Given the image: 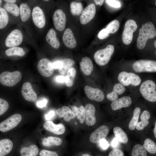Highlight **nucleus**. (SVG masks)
<instances>
[{
  "instance_id": "obj_1",
  "label": "nucleus",
  "mask_w": 156,
  "mask_h": 156,
  "mask_svg": "<svg viewBox=\"0 0 156 156\" xmlns=\"http://www.w3.org/2000/svg\"><path fill=\"white\" fill-rule=\"evenodd\" d=\"M156 36L155 28L151 22H148L142 24V27L139 30V35L137 41V46L140 49L145 47L147 41L149 39L153 38Z\"/></svg>"
},
{
  "instance_id": "obj_2",
  "label": "nucleus",
  "mask_w": 156,
  "mask_h": 156,
  "mask_svg": "<svg viewBox=\"0 0 156 156\" xmlns=\"http://www.w3.org/2000/svg\"><path fill=\"white\" fill-rule=\"evenodd\" d=\"M156 85L151 80H147L141 84L140 91L144 98L151 102L156 101Z\"/></svg>"
},
{
  "instance_id": "obj_3",
  "label": "nucleus",
  "mask_w": 156,
  "mask_h": 156,
  "mask_svg": "<svg viewBox=\"0 0 156 156\" xmlns=\"http://www.w3.org/2000/svg\"><path fill=\"white\" fill-rule=\"evenodd\" d=\"M22 77L21 73L18 71L13 72L5 71L0 74V83L5 86L12 87L20 81Z\"/></svg>"
},
{
  "instance_id": "obj_4",
  "label": "nucleus",
  "mask_w": 156,
  "mask_h": 156,
  "mask_svg": "<svg viewBox=\"0 0 156 156\" xmlns=\"http://www.w3.org/2000/svg\"><path fill=\"white\" fill-rule=\"evenodd\" d=\"M114 51V47L111 44L108 45L105 49L98 50L94 55L95 62L100 66L105 65L109 62Z\"/></svg>"
},
{
  "instance_id": "obj_5",
  "label": "nucleus",
  "mask_w": 156,
  "mask_h": 156,
  "mask_svg": "<svg viewBox=\"0 0 156 156\" xmlns=\"http://www.w3.org/2000/svg\"><path fill=\"white\" fill-rule=\"evenodd\" d=\"M118 79L122 85L128 86L130 85L134 86L139 85L141 82L140 78L136 74L131 72L122 71L118 76Z\"/></svg>"
},
{
  "instance_id": "obj_6",
  "label": "nucleus",
  "mask_w": 156,
  "mask_h": 156,
  "mask_svg": "<svg viewBox=\"0 0 156 156\" xmlns=\"http://www.w3.org/2000/svg\"><path fill=\"white\" fill-rule=\"evenodd\" d=\"M132 68L137 73L156 72V62L149 60H138L133 63Z\"/></svg>"
},
{
  "instance_id": "obj_7",
  "label": "nucleus",
  "mask_w": 156,
  "mask_h": 156,
  "mask_svg": "<svg viewBox=\"0 0 156 156\" xmlns=\"http://www.w3.org/2000/svg\"><path fill=\"white\" fill-rule=\"evenodd\" d=\"M138 26L133 20L129 19L125 23L122 38L123 42L128 45L131 42L133 36V33L137 29Z\"/></svg>"
},
{
  "instance_id": "obj_8",
  "label": "nucleus",
  "mask_w": 156,
  "mask_h": 156,
  "mask_svg": "<svg viewBox=\"0 0 156 156\" xmlns=\"http://www.w3.org/2000/svg\"><path fill=\"white\" fill-rule=\"evenodd\" d=\"M22 119V116L19 114L11 116L0 123V131L6 132L14 128L20 123Z\"/></svg>"
},
{
  "instance_id": "obj_9",
  "label": "nucleus",
  "mask_w": 156,
  "mask_h": 156,
  "mask_svg": "<svg viewBox=\"0 0 156 156\" xmlns=\"http://www.w3.org/2000/svg\"><path fill=\"white\" fill-rule=\"evenodd\" d=\"M37 68L39 73L45 77H50L53 72L52 63L47 58H44L39 61L37 65Z\"/></svg>"
},
{
  "instance_id": "obj_10",
  "label": "nucleus",
  "mask_w": 156,
  "mask_h": 156,
  "mask_svg": "<svg viewBox=\"0 0 156 156\" xmlns=\"http://www.w3.org/2000/svg\"><path fill=\"white\" fill-rule=\"evenodd\" d=\"M23 39V36L21 31L18 29H15L8 36L5 40V44L8 47H14L20 45Z\"/></svg>"
},
{
  "instance_id": "obj_11",
  "label": "nucleus",
  "mask_w": 156,
  "mask_h": 156,
  "mask_svg": "<svg viewBox=\"0 0 156 156\" xmlns=\"http://www.w3.org/2000/svg\"><path fill=\"white\" fill-rule=\"evenodd\" d=\"M53 20L55 28L60 31H63L65 28L66 16L65 13L61 9H58L54 12Z\"/></svg>"
},
{
  "instance_id": "obj_12",
  "label": "nucleus",
  "mask_w": 156,
  "mask_h": 156,
  "mask_svg": "<svg viewBox=\"0 0 156 156\" xmlns=\"http://www.w3.org/2000/svg\"><path fill=\"white\" fill-rule=\"evenodd\" d=\"M96 12L95 5L92 3L89 4L82 11L80 17V21L82 25L86 24L94 17Z\"/></svg>"
},
{
  "instance_id": "obj_13",
  "label": "nucleus",
  "mask_w": 156,
  "mask_h": 156,
  "mask_svg": "<svg viewBox=\"0 0 156 156\" xmlns=\"http://www.w3.org/2000/svg\"><path fill=\"white\" fill-rule=\"evenodd\" d=\"M109 132V129L106 126L101 125L92 132L90 135V141L94 144L99 143L100 141L105 139Z\"/></svg>"
},
{
  "instance_id": "obj_14",
  "label": "nucleus",
  "mask_w": 156,
  "mask_h": 156,
  "mask_svg": "<svg viewBox=\"0 0 156 156\" xmlns=\"http://www.w3.org/2000/svg\"><path fill=\"white\" fill-rule=\"evenodd\" d=\"M84 90L86 96L91 100L101 102L104 99L103 92L98 88H94L86 86L84 87Z\"/></svg>"
},
{
  "instance_id": "obj_15",
  "label": "nucleus",
  "mask_w": 156,
  "mask_h": 156,
  "mask_svg": "<svg viewBox=\"0 0 156 156\" xmlns=\"http://www.w3.org/2000/svg\"><path fill=\"white\" fill-rule=\"evenodd\" d=\"M33 21L34 24L39 28H43L45 25L46 20L42 10L38 6H36L33 10Z\"/></svg>"
},
{
  "instance_id": "obj_16",
  "label": "nucleus",
  "mask_w": 156,
  "mask_h": 156,
  "mask_svg": "<svg viewBox=\"0 0 156 156\" xmlns=\"http://www.w3.org/2000/svg\"><path fill=\"white\" fill-rule=\"evenodd\" d=\"M21 93L24 99L27 101L34 102L37 99V95L31 84L29 82H25L23 84Z\"/></svg>"
},
{
  "instance_id": "obj_17",
  "label": "nucleus",
  "mask_w": 156,
  "mask_h": 156,
  "mask_svg": "<svg viewBox=\"0 0 156 156\" xmlns=\"http://www.w3.org/2000/svg\"><path fill=\"white\" fill-rule=\"evenodd\" d=\"M85 113V122L88 126H92L95 123L96 119L95 116V108L92 104H86L84 107Z\"/></svg>"
},
{
  "instance_id": "obj_18",
  "label": "nucleus",
  "mask_w": 156,
  "mask_h": 156,
  "mask_svg": "<svg viewBox=\"0 0 156 156\" xmlns=\"http://www.w3.org/2000/svg\"><path fill=\"white\" fill-rule=\"evenodd\" d=\"M44 128L47 130L56 135H61L65 131L64 125L62 123L55 124L51 121H48L44 124Z\"/></svg>"
},
{
  "instance_id": "obj_19",
  "label": "nucleus",
  "mask_w": 156,
  "mask_h": 156,
  "mask_svg": "<svg viewBox=\"0 0 156 156\" xmlns=\"http://www.w3.org/2000/svg\"><path fill=\"white\" fill-rule=\"evenodd\" d=\"M63 42L67 47L73 49L77 45V42L73 32L70 28H67L65 31L63 36Z\"/></svg>"
},
{
  "instance_id": "obj_20",
  "label": "nucleus",
  "mask_w": 156,
  "mask_h": 156,
  "mask_svg": "<svg viewBox=\"0 0 156 156\" xmlns=\"http://www.w3.org/2000/svg\"><path fill=\"white\" fill-rule=\"evenodd\" d=\"M132 103L131 98L129 96H125L113 101L111 106L113 110H116L123 107L129 106Z\"/></svg>"
},
{
  "instance_id": "obj_21",
  "label": "nucleus",
  "mask_w": 156,
  "mask_h": 156,
  "mask_svg": "<svg viewBox=\"0 0 156 156\" xmlns=\"http://www.w3.org/2000/svg\"><path fill=\"white\" fill-rule=\"evenodd\" d=\"M57 115L63 118L64 121L69 122L75 117V115L70 108L67 106H64L58 109L56 111Z\"/></svg>"
},
{
  "instance_id": "obj_22",
  "label": "nucleus",
  "mask_w": 156,
  "mask_h": 156,
  "mask_svg": "<svg viewBox=\"0 0 156 156\" xmlns=\"http://www.w3.org/2000/svg\"><path fill=\"white\" fill-rule=\"evenodd\" d=\"M125 87L120 83L115 84L113 91L107 95V99L111 101H114L118 99V95L123 93L125 91Z\"/></svg>"
},
{
  "instance_id": "obj_23",
  "label": "nucleus",
  "mask_w": 156,
  "mask_h": 156,
  "mask_svg": "<svg viewBox=\"0 0 156 156\" xmlns=\"http://www.w3.org/2000/svg\"><path fill=\"white\" fill-rule=\"evenodd\" d=\"M81 70L86 75H89L93 69V65L91 60L89 57H83L79 63Z\"/></svg>"
},
{
  "instance_id": "obj_24",
  "label": "nucleus",
  "mask_w": 156,
  "mask_h": 156,
  "mask_svg": "<svg viewBox=\"0 0 156 156\" xmlns=\"http://www.w3.org/2000/svg\"><path fill=\"white\" fill-rule=\"evenodd\" d=\"M56 33L53 29H50L48 31L46 37L48 43L53 48L57 49L60 46V42L56 37Z\"/></svg>"
},
{
  "instance_id": "obj_25",
  "label": "nucleus",
  "mask_w": 156,
  "mask_h": 156,
  "mask_svg": "<svg viewBox=\"0 0 156 156\" xmlns=\"http://www.w3.org/2000/svg\"><path fill=\"white\" fill-rule=\"evenodd\" d=\"M13 144L8 139L0 140V156H4L8 154L12 150Z\"/></svg>"
},
{
  "instance_id": "obj_26",
  "label": "nucleus",
  "mask_w": 156,
  "mask_h": 156,
  "mask_svg": "<svg viewBox=\"0 0 156 156\" xmlns=\"http://www.w3.org/2000/svg\"><path fill=\"white\" fill-rule=\"evenodd\" d=\"M38 153V148L35 144L23 147L20 150L21 156H36Z\"/></svg>"
},
{
  "instance_id": "obj_27",
  "label": "nucleus",
  "mask_w": 156,
  "mask_h": 156,
  "mask_svg": "<svg viewBox=\"0 0 156 156\" xmlns=\"http://www.w3.org/2000/svg\"><path fill=\"white\" fill-rule=\"evenodd\" d=\"M62 142V140L60 138L51 136L44 138L42 141V145L45 147L59 146L61 145Z\"/></svg>"
},
{
  "instance_id": "obj_28",
  "label": "nucleus",
  "mask_w": 156,
  "mask_h": 156,
  "mask_svg": "<svg viewBox=\"0 0 156 156\" xmlns=\"http://www.w3.org/2000/svg\"><path fill=\"white\" fill-rule=\"evenodd\" d=\"M21 21L23 22L27 21L31 15L30 9L26 3H21L19 8Z\"/></svg>"
},
{
  "instance_id": "obj_29",
  "label": "nucleus",
  "mask_w": 156,
  "mask_h": 156,
  "mask_svg": "<svg viewBox=\"0 0 156 156\" xmlns=\"http://www.w3.org/2000/svg\"><path fill=\"white\" fill-rule=\"evenodd\" d=\"M61 65L58 69L59 73L62 75H64L75 63L74 60L70 58H65L61 61Z\"/></svg>"
},
{
  "instance_id": "obj_30",
  "label": "nucleus",
  "mask_w": 156,
  "mask_h": 156,
  "mask_svg": "<svg viewBox=\"0 0 156 156\" xmlns=\"http://www.w3.org/2000/svg\"><path fill=\"white\" fill-rule=\"evenodd\" d=\"M72 111L81 124L85 120L86 113L84 107L80 106L79 107L73 105L71 107Z\"/></svg>"
},
{
  "instance_id": "obj_31",
  "label": "nucleus",
  "mask_w": 156,
  "mask_h": 156,
  "mask_svg": "<svg viewBox=\"0 0 156 156\" xmlns=\"http://www.w3.org/2000/svg\"><path fill=\"white\" fill-rule=\"evenodd\" d=\"M113 132L115 138L120 142L123 144H126L128 142L127 134L120 127H115L113 129Z\"/></svg>"
},
{
  "instance_id": "obj_32",
  "label": "nucleus",
  "mask_w": 156,
  "mask_h": 156,
  "mask_svg": "<svg viewBox=\"0 0 156 156\" xmlns=\"http://www.w3.org/2000/svg\"><path fill=\"white\" fill-rule=\"evenodd\" d=\"M76 73V70L73 67H71L67 72L65 76V83L68 87H71L73 85Z\"/></svg>"
},
{
  "instance_id": "obj_33",
  "label": "nucleus",
  "mask_w": 156,
  "mask_h": 156,
  "mask_svg": "<svg viewBox=\"0 0 156 156\" xmlns=\"http://www.w3.org/2000/svg\"><path fill=\"white\" fill-rule=\"evenodd\" d=\"M5 53L6 55L8 56L14 55L23 56L25 53V51L23 48L17 47H11L5 50Z\"/></svg>"
},
{
  "instance_id": "obj_34",
  "label": "nucleus",
  "mask_w": 156,
  "mask_h": 156,
  "mask_svg": "<svg viewBox=\"0 0 156 156\" xmlns=\"http://www.w3.org/2000/svg\"><path fill=\"white\" fill-rule=\"evenodd\" d=\"M83 9L82 3L72 1L70 3V10L72 14L74 16H79L81 13Z\"/></svg>"
},
{
  "instance_id": "obj_35",
  "label": "nucleus",
  "mask_w": 156,
  "mask_h": 156,
  "mask_svg": "<svg viewBox=\"0 0 156 156\" xmlns=\"http://www.w3.org/2000/svg\"><path fill=\"white\" fill-rule=\"evenodd\" d=\"M140 111V109L139 107L136 108L134 110L133 112V116L130 120L129 125V129L133 130H134L136 128Z\"/></svg>"
},
{
  "instance_id": "obj_36",
  "label": "nucleus",
  "mask_w": 156,
  "mask_h": 156,
  "mask_svg": "<svg viewBox=\"0 0 156 156\" xmlns=\"http://www.w3.org/2000/svg\"><path fill=\"white\" fill-rule=\"evenodd\" d=\"M4 8L6 11L11 13L15 16H18L19 14V9L17 5L14 3H7L4 6Z\"/></svg>"
},
{
  "instance_id": "obj_37",
  "label": "nucleus",
  "mask_w": 156,
  "mask_h": 156,
  "mask_svg": "<svg viewBox=\"0 0 156 156\" xmlns=\"http://www.w3.org/2000/svg\"><path fill=\"white\" fill-rule=\"evenodd\" d=\"M143 146L146 151L151 154L156 153V145L155 143L151 139L146 138L144 141Z\"/></svg>"
},
{
  "instance_id": "obj_38",
  "label": "nucleus",
  "mask_w": 156,
  "mask_h": 156,
  "mask_svg": "<svg viewBox=\"0 0 156 156\" xmlns=\"http://www.w3.org/2000/svg\"><path fill=\"white\" fill-rule=\"evenodd\" d=\"M147 155L146 151L142 145L138 144L133 147L131 156H147Z\"/></svg>"
},
{
  "instance_id": "obj_39",
  "label": "nucleus",
  "mask_w": 156,
  "mask_h": 156,
  "mask_svg": "<svg viewBox=\"0 0 156 156\" xmlns=\"http://www.w3.org/2000/svg\"><path fill=\"white\" fill-rule=\"evenodd\" d=\"M8 16L4 8L0 7V29L4 28L8 22Z\"/></svg>"
},
{
  "instance_id": "obj_40",
  "label": "nucleus",
  "mask_w": 156,
  "mask_h": 156,
  "mask_svg": "<svg viewBox=\"0 0 156 156\" xmlns=\"http://www.w3.org/2000/svg\"><path fill=\"white\" fill-rule=\"evenodd\" d=\"M120 26L119 21L116 20L111 22L106 27V29L110 34H113L116 32L118 30Z\"/></svg>"
},
{
  "instance_id": "obj_41",
  "label": "nucleus",
  "mask_w": 156,
  "mask_h": 156,
  "mask_svg": "<svg viewBox=\"0 0 156 156\" xmlns=\"http://www.w3.org/2000/svg\"><path fill=\"white\" fill-rule=\"evenodd\" d=\"M9 105L5 99L0 98V116L5 113L8 109Z\"/></svg>"
},
{
  "instance_id": "obj_42",
  "label": "nucleus",
  "mask_w": 156,
  "mask_h": 156,
  "mask_svg": "<svg viewBox=\"0 0 156 156\" xmlns=\"http://www.w3.org/2000/svg\"><path fill=\"white\" fill-rule=\"evenodd\" d=\"M39 156H58V155L55 151L42 150L40 153Z\"/></svg>"
},
{
  "instance_id": "obj_43",
  "label": "nucleus",
  "mask_w": 156,
  "mask_h": 156,
  "mask_svg": "<svg viewBox=\"0 0 156 156\" xmlns=\"http://www.w3.org/2000/svg\"><path fill=\"white\" fill-rule=\"evenodd\" d=\"M109 33L106 28L102 29L98 33V37L100 39H103L107 37Z\"/></svg>"
},
{
  "instance_id": "obj_44",
  "label": "nucleus",
  "mask_w": 156,
  "mask_h": 156,
  "mask_svg": "<svg viewBox=\"0 0 156 156\" xmlns=\"http://www.w3.org/2000/svg\"><path fill=\"white\" fill-rule=\"evenodd\" d=\"M149 123V122L148 120H141L138 122L136 128L138 130H141L147 126Z\"/></svg>"
},
{
  "instance_id": "obj_45",
  "label": "nucleus",
  "mask_w": 156,
  "mask_h": 156,
  "mask_svg": "<svg viewBox=\"0 0 156 156\" xmlns=\"http://www.w3.org/2000/svg\"><path fill=\"white\" fill-rule=\"evenodd\" d=\"M106 3L109 6L115 8H119L120 7V3L118 1L114 0H107Z\"/></svg>"
},
{
  "instance_id": "obj_46",
  "label": "nucleus",
  "mask_w": 156,
  "mask_h": 156,
  "mask_svg": "<svg viewBox=\"0 0 156 156\" xmlns=\"http://www.w3.org/2000/svg\"><path fill=\"white\" fill-rule=\"evenodd\" d=\"M108 156H124V154L121 150L115 149L110 152Z\"/></svg>"
},
{
  "instance_id": "obj_47",
  "label": "nucleus",
  "mask_w": 156,
  "mask_h": 156,
  "mask_svg": "<svg viewBox=\"0 0 156 156\" xmlns=\"http://www.w3.org/2000/svg\"><path fill=\"white\" fill-rule=\"evenodd\" d=\"M99 143L100 147L104 150L107 149L109 145L108 141L105 139L101 140Z\"/></svg>"
},
{
  "instance_id": "obj_48",
  "label": "nucleus",
  "mask_w": 156,
  "mask_h": 156,
  "mask_svg": "<svg viewBox=\"0 0 156 156\" xmlns=\"http://www.w3.org/2000/svg\"><path fill=\"white\" fill-rule=\"evenodd\" d=\"M150 114L149 112L147 110H144L140 116L141 120H148L150 118Z\"/></svg>"
},
{
  "instance_id": "obj_49",
  "label": "nucleus",
  "mask_w": 156,
  "mask_h": 156,
  "mask_svg": "<svg viewBox=\"0 0 156 156\" xmlns=\"http://www.w3.org/2000/svg\"><path fill=\"white\" fill-rule=\"evenodd\" d=\"M48 102L47 99L44 98L38 101L36 103V105L38 107L42 108L46 106Z\"/></svg>"
},
{
  "instance_id": "obj_50",
  "label": "nucleus",
  "mask_w": 156,
  "mask_h": 156,
  "mask_svg": "<svg viewBox=\"0 0 156 156\" xmlns=\"http://www.w3.org/2000/svg\"><path fill=\"white\" fill-rule=\"evenodd\" d=\"M55 115V112L54 111H50L47 114L45 115V119L47 120H49L53 117Z\"/></svg>"
},
{
  "instance_id": "obj_51",
  "label": "nucleus",
  "mask_w": 156,
  "mask_h": 156,
  "mask_svg": "<svg viewBox=\"0 0 156 156\" xmlns=\"http://www.w3.org/2000/svg\"><path fill=\"white\" fill-rule=\"evenodd\" d=\"M65 77L62 75L57 76L55 78L56 81L58 83H63L65 82Z\"/></svg>"
},
{
  "instance_id": "obj_52",
  "label": "nucleus",
  "mask_w": 156,
  "mask_h": 156,
  "mask_svg": "<svg viewBox=\"0 0 156 156\" xmlns=\"http://www.w3.org/2000/svg\"><path fill=\"white\" fill-rule=\"evenodd\" d=\"M61 65V61H57L52 63V66L53 69H59Z\"/></svg>"
},
{
  "instance_id": "obj_53",
  "label": "nucleus",
  "mask_w": 156,
  "mask_h": 156,
  "mask_svg": "<svg viewBox=\"0 0 156 156\" xmlns=\"http://www.w3.org/2000/svg\"><path fill=\"white\" fill-rule=\"evenodd\" d=\"M118 141H119L116 138H114L111 142V144L112 146L114 148L116 147L118 145Z\"/></svg>"
},
{
  "instance_id": "obj_54",
  "label": "nucleus",
  "mask_w": 156,
  "mask_h": 156,
  "mask_svg": "<svg viewBox=\"0 0 156 156\" xmlns=\"http://www.w3.org/2000/svg\"><path fill=\"white\" fill-rule=\"evenodd\" d=\"M94 1L96 4L99 5H100L101 6L102 5V4H103L104 2V0H94Z\"/></svg>"
},
{
  "instance_id": "obj_55",
  "label": "nucleus",
  "mask_w": 156,
  "mask_h": 156,
  "mask_svg": "<svg viewBox=\"0 0 156 156\" xmlns=\"http://www.w3.org/2000/svg\"><path fill=\"white\" fill-rule=\"evenodd\" d=\"M4 1L7 3H14L16 1V0H5Z\"/></svg>"
},
{
  "instance_id": "obj_56",
  "label": "nucleus",
  "mask_w": 156,
  "mask_h": 156,
  "mask_svg": "<svg viewBox=\"0 0 156 156\" xmlns=\"http://www.w3.org/2000/svg\"><path fill=\"white\" fill-rule=\"evenodd\" d=\"M153 132L156 138V122L155 123V126L153 129Z\"/></svg>"
},
{
  "instance_id": "obj_57",
  "label": "nucleus",
  "mask_w": 156,
  "mask_h": 156,
  "mask_svg": "<svg viewBox=\"0 0 156 156\" xmlns=\"http://www.w3.org/2000/svg\"><path fill=\"white\" fill-rule=\"evenodd\" d=\"M82 156H90L88 154H85L82 155Z\"/></svg>"
},
{
  "instance_id": "obj_58",
  "label": "nucleus",
  "mask_w": 156,
  "mask_h": 156,
  "mask_svg": "<svg viewBox=\"0 0 156 156\" xmlns=\"http://www.w3.org/2000/svg\"><path fill=\"white\" fill-rule=\"evenodd\" d=\"M154 45H155V47L156 48V40H155L154 41Z\"/></svg>"
},
{
  "instance_id": "obj_59",
  "label": "nucleus",
  "mask_w": 156,
  "mask_h": 156,
  "mask_svg": "<svg viewBox=\"0 0 156 156\" xmlns=\"http://www.w3.org/2000/svg\"><path fill=\"white\" fill-rule=\"evenodd\" d=\"M2 3V1L0 0V7Z\"/></svg>"
},
{
  "instance_id": "obj_60",
  "label": "nucleus",
  "mask_w": 156,
  "mask_h": 156,
  "mask_svg": "<svg viewBox=\"0 0 156 156\" xmlns=\"http://www.w3.org/2000/svg\"><path fill=\"white\" fill-rule=\"evenodd\" d=\"M49 0H44V1H48Z\"/></svg>"
},
{
  "instance_id": "obj_61",
  "label": "nucleus",
  "mask_w": 156,
  "mask_h": 156,
  "mask_svg": "<svg viewBox=\"0 0 156 156\" xmlns=\"http://www.w3.org/2000/svg\"></svg>"
}]
</instances>
